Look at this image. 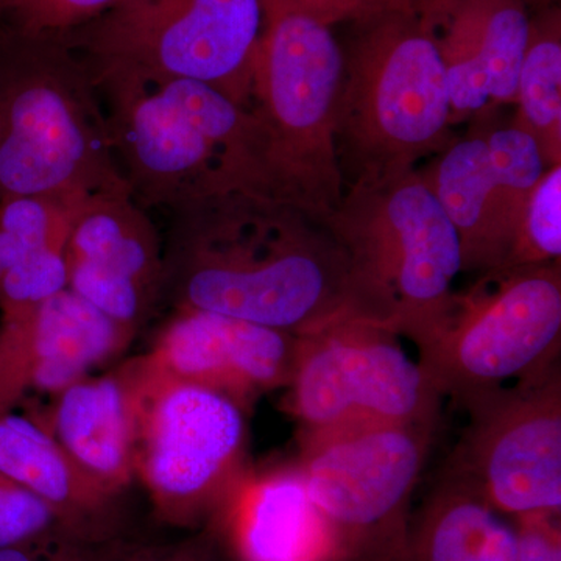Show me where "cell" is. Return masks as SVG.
<instances>
[{
  "mask_svg": "<svg viewBox=\"0 0 561 561\" xmlns=\"http://www.w3.org/2000/svg\"><path fill=\"white\" fill-rule=\"evenodd\" d=\"M98 88L117 164L142 208L172 210L236 191L265 195L249 108L197 81H113Z\"/></svg>",
  "mask_w": 561,
  "mask_h": 561,
  "instance_id": "277c9868",
  "label": "cell"
},
{
  "mask_svg": "<svg viewBox=\"0 0 561 561\" xmlns=\"http://www.w3.org/2000/svg\"><path fill=\"white\" fill-rule=\"evenodd\" d=\"M512 124L537 144L546 168L561 162V10L559 3L531 13L529 39Z\"/></svg>",
  "mask_w": 561,
  "mask_h": 561,
  "instance_id": "7402d4cb",
  "label": "cell"
},
{
  "mask_svg": "<svg viewBox=\"0 0 561 561\" xmlns=\"http://www.w3.org/2000/svg\"><path fill=\"white\" fill-rule=\"evenodd\" d=\"M0 474L46 501L84 537L119 540V496L81 472L36 413L10 412L0 416Z\"/></svg>",
  "mask_w": 561,
  "mask_h": 561,
  "instance_id": "d6986e66",
  "label": "cell"
},
{
  "mask_svg": "<svg viewBox=\"0 0 561 561\" xmlns=\"http://www.w3.org/2000/svg\"><path fill=\"white\" fill-rule=\"evenodd\" d=\"M300 348L301 335L176 309L140 359L158 375L221 391L247 409L268 391L287 389Z\"/></svg>",
  "mask_w": 561,
  "mask_h": 561,
  "instance_id": "9a60e30c",
  "label": "cell"
},
{
  "mask_svg": "<svg viewBox=\"0 0 561 561\" xmlns=\"http://www.w3.org/2000/svg\"><path fill=\"white\" fill-rule=\"evenodd\" d=\"M10 2L11 0H0V14H2V11L7 9Z\"/></svg>",
  "mask_w": 561,
  "mask_h": 561,
  "instance_id": "d6a6232c",
  "label": "cell"
},
{
  "mask_svg": "<svg viewBox=\"0 0 561 561\" xmlns=\"http://www.w3.org/2000/svg\"><path fill=\"white\" fill-rule=\"evenodd\" d=\"M552 2L559 3V2H560V0H552Z\"/></svg>",
  "mask_w": 561,
  "mask_h": 561,
  "instance_id": "836d02e7",
  "label": "cell"
},
{
  "mask_svg": "<svg viewBox=\"0 0 561 561\" xmlns=\"http://www.w3.org/2000/svg\"><path fill=\"white\" fill-rule=\"evenodd\" d=\"M437 424L378 423L300 434L306 489L350 561H405L411 501Z\"/></svg>",
  "mask_w": 561,
  "mask_h": 561,
  "instance_id": "9c48e42d",
  "label": "cell"
},
{
  "mask_svg": "<svg viewBox=\"0 0 561 561\" xmlns=\"http://www.w3.org/2000/svg\"><path fill=\"white\" fill-rule=\"evenodd\" d=\"M287 409L300 434L359 424H438L442 393L394 332L337 324L301 335Z\"/></svg>",
  "mask_w": 561,
  "mask_h": 561,
  "instance_id": "8fae6325",
  "label": "cell"
},
{
  "mask_svg": "<svg viewBox=\"0 0 561 561\" xmlns=\"http://www.w3.org/2000/svg\"><path fill=\"white\" fill-rule=\"evenodd\" d=\"M561 262L502 268L456 291L420 365L442 397L472 398L537 378L559 365Z\"/></svg>",
  "mask_w": 561,
  "mask_h": 561,
  "instance_id": "ba28073f",
  "label": "cell"
},
{
  "mask_svg": "<svg viewBox=\"0 0 561 561\" xmlns=\"http://www.w3.org/2000/svg\"><path fill=\"white\" fill-rule=\"evenodd\" d=\"M65 289H68L66 250L35 251L0 275V312L2 317L35 312L44 301Z\"/></svg>",
  "mask_w": 561,
  "mask_h": 561,
  "instance_id": "d4e9b609",
  "label": "cell"
},
{
  "mask_svg": "<svg viewBox=\"0 0 561 561\" xmlns=\"http://www.w3.org/2000/svg\"><path fill=\"white\" fill-rule=\"evenodd\" d=\"M221 552L219 534L209 523L186 540L127 551L121 561H221Z\"/></svg>",
  "mask_w": 561,
  "mask_h": 561,
  "instance_id": "4dcf8cb0",
  "label": "cell"
},
{
  "mask_svg": "<svg viewBox=\"0 0 561 561\" xmlns=\"http://www.w3.org/2000/svg\"><path fill=\"white\" fill-rule=\"evenodd\" d=\"M171 213L164 298L176 309L295 335L353 321L383 328L348 253L323 221L243 191L197 198Z\"/></svg>",
  "mask_w": 561,
  "mask_h": 561,
  "instance_id": "6da1fadb",
  "label": "cell"
},
{
  "mask_svg": "<svg viewBox=\"0 0 561 561\" xmlns=\"http://www.w3.org/2000/svg\"><path fill=\"white\" fill-rule=\"evenodd\" d=\"M55 534L84 537L68 526L46 501L0 474V551Z\"/></svg>",
  "mask_w": 561,
  "mask_h": 561,
  "instance_id": "484cf974",
  "label": "cell"
},
{
  "mask_svg": "<svg viewBox=\"0 0 561 561\" xmlns=\"http://www.w3.org/2000/svg\"><path fill=\"white\" fill-rule=\"evenodd\" d=\"M348 27L334 127L345 192L416 171L454 139L445 68L419 11Z\"/></svg>",
  "mask_w": 561,
  "mask_h": 561,
  "instance_id": "7a4b0ae2",
  "label": "cell"
},
{
  "mask_svg": "<svg viewBox=\"0 0 561 561\" xmlns=\"http://www.w3.org/2000/svg\"><path fill=\"white\" fill-rule=\"evenodd\" d=\"M491 114L472 117L467 135L419 168L459 236L461 272L478 275L504 267L531 191L548 169L527 133L496 124Z\"/></svg>",
  "mask_w": 561,
  "mask_h": 561,
  "instance_id": "4fadbf2b",
  "label": "cell"
},
{
  "mask_svg": "<svg viewBox=\"0 0 561 561\" xmlns=\"http://www.w3.org/2000/svg\"><path fill=\"white\" fill-rule=\"evenodd\" d=\"M209 523L236 561H350L295 461L247 470Z\"/></svg>",
  "mask_w": 561,
  "mask_h": 561,
  "instance_id": "e0dca14e",
  "label": "cell"
},
{
  "mask_svg": "<svg viewBox=\"0 0 561 561\" xmlns=\"http://www.w3.org/2000/svg\"><path fill=\"white\" fill-rule=\"evenodd\" d=\"M560 260L561 162L549 165L531 191L511 256L502 268L530 267Z\"/></svg>",
  "mask_w": 561,
  "mask_h": 561,
  "instance_id": "cb8c5ba5",
  "label": "cell"
},
{
  "mask_svg": "<svg viewBox=\"0 0 561 561\" xmlns=\"http://www.w3.org/2000/svg\"><path fill=\"white\" fill-rule=\"evenodd\" d=\"M66 262L68 289L135 334L164 298V243L130 191L81 202Z\"/></svg>",
  "mask_w": 561,
  "mask_h": 561,
  "instance_id": "5bb4252c",
  "label": "cell"
},
{
  "mask_svg": "<svg viewBox=\"0 0 561 561\" xmlns=\"http://www.w3.org/2000/svg\"><path fill=\"white\" fill-rule=\"evenodd\" d=\"M135 335L72 290L54 295L33 313L31 390L55 397L121 356Z\"/></svg>",
  "mask_w": 561,
  "mask_h": 561,
  "instance_id": "44dd1931",
  "label": "cell"
},
{
  "mask_svg": "<svg viewBox=\"0 0 561 561\" xmlns=\"http://www.w3.org/2000/svg\"><path fill=\"white\" fill-rule=\"evenodd\" d=\"M138 415V379L130 360L55 394L49 415L41 419L81 472L119 496L136 476Z\"/></svg>",
  "mask_w": 561,
  "mask_h": 561,
  "instance_id": "ac0fdd59",
  "label": "cell"
},
{
  "mask_svg": "<svg viewBox=\"0 0 561 561\" xmlns=\"http://www.w3.org/2000/svg\"><path fill=\"white\" fill-rule=\"evenodd\" d=\"M138 379L136 476L162 522L209 523L245 474L247 409L228 394L179 381L133 359Z\"/></svg>",
  "mask_w": 561,
  "mask_h": 561,
  "instance_id": "30bf717a",
  "label": "cell"
},
{
  "mask_svg": "<svg viewBox=\"0 0 561 561\" xmlns=\"http://www.w3.org/2000/svg\"><path fill=\"white\" fill-rule=\"evenodd\" d=\"M102 95L61 35L0 27V201L130 191Z\"/></svg>",
  "mask_w": 561,
  "mask_h": 561,
  "instance_id": "3957f363",
  "label": "cell"
},
{
  "mask_svg": "<svg viewBox=\"0 0 561 561\" xmlns=\"http://www.w3.org/2000/svg\"><path fill=\"white\" fill-rule=\"evenodd\" d=\"M127 553L119 540L99 541L76 534H55L2 549L0 561H121Z\"/></svg>",
  "mask_w": 561,
  "mask_h": 561,
  "instance_id": "f1b7e54d",
  "label": "cell"
},
{
  "mask_svg": "<svg viewBox=\"0 0 561 561\" xmlns=\"http://www.w3.org/2000/svg\"><path fill=\"white\" fill-rule=\"evenodd\" d=\"M264 16L300 14L334 28L393 10L416 9V0H261Z\"/></svg>",
  "mask_w": 561,
  "mask_h": 561,
  "instance_id": "83f0119b",
  "label": "cell"
},
{
  "mask_svg": "<svg viewBox=\"0 0 561 561\" xmlns=\"http://www.w3.org/2000/svg\"><path fill=\"white\" fill-rule=\"evenodd\" d=\"M515 524L516 561H561L560 516L524 515Z\"/></svg>",
  "mask_w": 561,
  "mask_h": 561,
  "instance_id": "f546056e",
  "label": "cell"
},
{
  "mask_svg": "<svg viewBox=\"0 0 561 561\" xmlns=\"http://www.w3.org/2000/svg\"><path fill=\"white\" fill-rule=\"evenodd\" d=\"M405 561H516L515 519L445 467L412 516Z\"/></svg>",
  "mask_w": 561,
  "mask_h": 561,
  "instance_id": "ffe728a7",
  "label": "cell"
},
{
  "mask_svg": "<svg viewBox=\"0 0 561 561\" xmlns=\"http://www.w3.org/2000/svg\"><path fill=\"white\" fill-rule=\"evenodd\" d=\"M261 0H121L65 35L95 87L197 81L249 108Z\"/></svg>",
  "mask_w": 561,
  "mask_h": 561,
  "instance_id": "8992f818",
  "label": "cell"
},
{
  "mask_svg": "<svg viewBox=\"0 0 561 561\" xmlns=\"http://www.w3.org/2000/svg\"><path fill=\"white\" fill-rule=\"evenodd\" d=\"M323 224L348 253L387 330L423 348L451 309L461 250L419 169L346 191Z\"/></svg>",
  "mask_w": 561,
  "mask_h": 561,
  "instance_id": "52a82bcc",
  "label": "cell"
},
{
  "mask_svg": "<svg viewBox=\"0 0 561 561\" xmlns=\"http://www.w3.org/2000/svg\"><path fill=\"white\" fill-rule=\"evenodd\" d=\"M88 195H18L0 201V275L22 257L66 250L81 202Z\"/></svg>",
  "mask_w": 561,
  "mask_h": 561,
  "instance_id": "603a6c76",
  "label": "cell"
},
{
  "mask_svg": "<svg viewBox=\"0 0 561 561\" xmlns=\"http://www.w3.org/2000/svg\"><path fill=\"white\" fill-rule=\"evenodd\" d=\"M117 2L121 0H11L0 20L28 35H65Z\"/></svg>",
  "mask_w": 561,
  "mask_h": 561,
  "instance_id": "4316f807",
  "label": "cell"
},
{
  "mask_svg": "<svg viewBox=\"0 0 561 561\" xmlns=\"http://www.w3.org/2000/svg\"><path fill=\"white\" fill-rule=\"evenodd\" d=\"M470 416L445 467L470 479L496 511L561 515L560 365L463 405Z\"/></svg>",
  "mask_w": 561,
  "mask_h": 561,
  "instance_id": "7c38bea8",
  "label": "cell"
},
{
  "mask_svg": "<svg viewBox=\"0 0 561 561\" xmlns=\"http://www.w3.org/2000/svg\"><path fill=\"white\" fill-rule=\"evenodd\" d=\"M342 68L331 27L300 14L264 16L249 106L264 192L319 221L345 197L334 139Z\"/></svg>",
  "mask_w": 561,
  "mask_h": 561,
  "instance_id": "5b68a950",
  "label": "cell"
},
{
  "mask_svg": "<svg viewBox=\"0 0 561 561\" xmlns=\"http://www.w3.org/2000/svg\"><path fill=\"white\" fill-rule=\"evenodd\" d=\"M534 10L527 0L416 2L445 68L453 127L515 105Z\"/></svg>",
  "mask_w": 561,
  "mask_h": 561,
  "instance_id": "2e32d148",
  "label": "cell"
},
{
  "mask_svg": "<svg viewBox=\"0 0 561 561\" xmlns=\"http://www.w3.org/2000/svg\"><path fill=\"white\" fill-rule=\"evenodd\" d=\"M419 2V0H416ZM530 3L531 9H538V7L548 5V3H556L552 0H527Z\"/></svg>",
  "mask_w": 561,
  "mask_h": 561,
  "instance_id": "1f68e13d",
  "label": "cell"
}]
</instances>
